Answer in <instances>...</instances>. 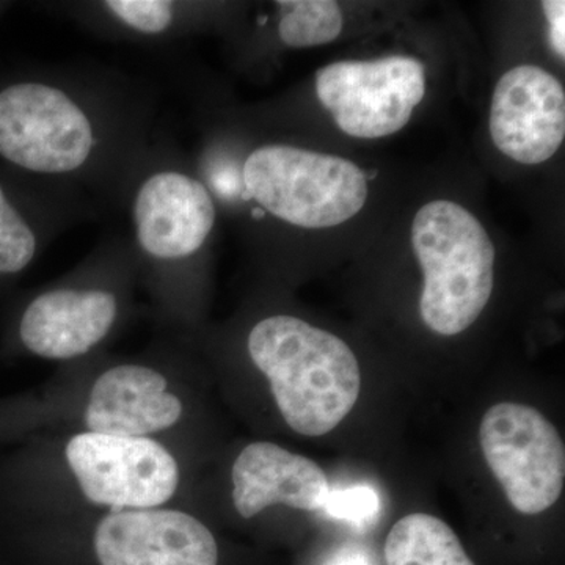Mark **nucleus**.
Here are the masks:
<instances>
[{
    "label": "nucleus",
    "instance_id": "obj_5",
    "mask_svg": "<svg viewBox=\"0 0 565 565\" xmlns=\"http://www.w3.org/2000/svg\"><path fill=\"white\" fill-rule=\"evenodd\" d=\"M136 273L128 234H107L76 273L25 300L14 315V343L40 359L87 355L117 329L125 286Z\"/></svg>",
    "mask_w": 565,
    "mask_h": 565
},
{
    "label": "nucleus",
    "instance_id": "obj_17",
    "mask_svg": "<svg viewBox=\"0 0 565 565\" xmlns=\"http://www.w3.org/2000/svg\"><path fill=\"white\" fill-rule=\"evenodd\" d=\"M275 39L285 47L305 50L332 43L343 31V11L332 0H280L274 3Z\"/></svg>",
    "mask_w": 565,
    "mask_h": 565
},
{
    "label": "nucleus",
    "instance_id": "obj_9",
    "mask_svg": "<svg viewBox=\"0 0 565 565\" xmlns=\"http://www.w3.org/2000/svg\"><path fill=\"white\" fill-rule=\"evenodd\" d=\"M319 102L338 128L356 139H381L405 128L426 93L423 63L407 55L344 61L316 74Z\"/></svg>",
    "mask_w": 565,
    "mask_h": 565
},
{
    "label": "nucleus",
    "instance_id": "obj_11",
    "mask_svg": "<svg viewBox=\"0 0 565 565\" xmlns=\"http://www.w3.org/2000/svg\"><path fill=\"white\" fill-rule=\"evenodd\" d=\"M490 136L498 150L523 166L552 159L565 139L563 84L541 66L509 70L494 87Z\"/></svg>",
    "mask_w": 565,
    "mask_h": 565
},
{
    "label": "nucleus",
    "instance_id": "obj_20",
    "mask_svg": "<svg viewBox=\"0 0 565 565\" xmlns=\"http://www.w3.org/2000/svg\"><path fill=\"white\" fill-rule=\"evenodd\" d=\"M330 565H373L367 561V557L362 553L345 552L341 553L340 556L334 557Z\"/></svg>",
    "mask_w": 565,
    "mask_h": 565
},
{
    "label": "nucleus",
    "instance_id": "obj_16",
    "mask_svg": "<svg viewBox=\"0 0 565 565\" xmlns=\"http://www.w3.org/2000/svg\"><path fill=\"white\" fill-rule=\"evenodd\" d=\"M386 565H475L455 531L429 514L405 515L385 542Z\"/></svg>",
    "mask_w": 565,
    "mask_h": 565
},
{
    "label": "nucleus",
    "instance_id": "obj_18",
    "mask_svg": "<svg viewBox=\"0 0 565 565\" xmlns=\"http://www.w3.org/2000/svg\"><path fill=\"white\" fill-rule=\"evenodd\" d=\"M381 509L379 494L370 486H353L349 489L330 490L322 511L333 519L364 523L373 520Z\"/></svg>",
    "mask_w": 565,
    "mask_h": 565
},
{
    "label": "nucleus",
    "instance_id": "obj_4",
    "mask_svg": "<svg viewBox=\"0 0 565 565\" xmlns=\"http://www.w3.org/2000/svg\"><path fill=\"white\" fill-rule=\"evenodd\" d=\"M247 352L269 381L282 419L297 434L332 433L359 401L362 375L355 353L337 334L303 319H259L247 334Z\"/></svg>",
    "mask_w": 565,
    "mask_h": 565
},
{
    "label": "nucleus",
    "instance_id": "obj_19",
    "mask_svg": "<svg viewBox=\"0 0 565 565\" xmlns=\"http://www.w3.org/2000/svg\"><path fill=\"white\" fill-rule=\"evenodd\" d=\"M544 7L548 21V40L553 51L564 58L565 55V2L564 0H546Z\"/></svg>",
    "mask_w": 565,
    "mask_h": 565
},
{
    "label": "nucleus",
    "instance_id": "obj_12",
    "mask_svg": "<svg viewBox=\"0 0 565 565\" xmlns=\"http://www.w3.org/2000/svg\"><path fill=\"white\" fill-rule=\"evenodd\" d=\"M102 565H217L214 535L195 516L173 509L115 511L93 537Z\"/></svg>",
    "mask_w": 565,
    "mask_h": 565
},
{
    "label": "nucleus",
    "instance_id": "obj_14",
    "mask_svg": "<svg viewBox=\"0 0 565 565\" xmlns=\"http://www.w3.org/2000/svg\"><path fill=\"white\" fill-rule=\"evenodd\" d=\"M182 403L161 371L121 363L96 377L85 408L88 433L147 437L180 422Z\"/></svg>",
    "mask_w": 565,
    "mask_h": 565
},
{
    "label": "nucleus",
    "instance_id": "obj_1",
    "mask_svg": "<svg viewBox=\"0 0 565 565\" xmlns=\"http://www.w3.org/2000/svg\"><path fill=\"white\" fill-rule=\"evenodd\" d=\"M150 84L102 65L0 71V163L76 185L120 211L134 167L154 137Z\"/></svg>",
    "mask_w": 565,
    "mask_h": 565
},
{
    "label": "nucleus",
    "instance_id": "obj_8",
    "mask_svg": "<svg viewBox=\"0 0 565 565\" xmlns=\"http://www.w3.org/2000/svg\"><path fill=\"white\" fill-rule=\"evenodd\" d=\"M65 456L84 497L111 512L158 508L180 486L172 452L150 437L77 434Z\"/></svg>",
    "mask_w": 565,
    "mask_h": 565
},
{
    "label": "nucleus",
    "instance_id": "obj_7",
    "mask_svg": "<svg viewBox=\"0 0 565 565\" xmlns=\"http://www.w3.org/2000/svg\"><path fill=\"white\" fill-rule=\"evenodd\" d=\"M482 455L516 512L537 515L559 500L565 448L553 423L537 408L500 403L479 427Z\"/></svg>",
    "mask_w": 565,
    "mask_h": 565
},
{
    "label": "nucleus",
    "instance_id": "obj_15",
    "mask_svg": "<svg viewBox=\"0 0 565 565\" xmlns=\"http://www.w3.org/2000/svg\"><path fill=\"white\" fill-rule=\"evenodd\" d=\"M232 479L234 508L243 519L275 504L322 511L330 492L329 479L315 460L270 441L245 446L234 460Z\"/></svg>",
    "mask_w": 565,
    "mask_h": 565
},
{
    "label": "nucleus",
    "instance_id": "obj_6",
    "mask_svg": "<svg viewBox=\"0 0 565 565\" xmlns=\"http://www.w3.org/2000/svg\"><path fill=\"white\" fill-rule=\"evenodd\" d=\"M412 245L422 266L423 322L455 337L473 326L492 297L494 247L482 223L460 204H424L412 223Z\"/></svg>",
    "mask_w": 565,
    "mask_h": 565
},
{
    "label": "nucleus",
    "instance_id": "obj_13",
    "mask_svg": "<svg viewBox=\"0 0 565 565\" xmlns=\"http://www.w3.org/2000/svg\"><path fill=\"white\" fill-rule=\"evenodd\" d=\"M40 9L111 43L163 47L206 31L221 7L191 0H73Z\"/></svg>",
    "mask_w": 565,
    "mask_h": 565
},
{
    "label": "nucleus",
    "instance_id": "obj_21",
    "mask_svg": "<svg viewBox=\"0 0 565 565\" xmlns=\"http://www.w3.org/2000/svg\"><path fill=\"white\" fill-rule=\"evenodd\" d=\"M13 7V2H6V0H0V21L3 20V17H6V14L9 13Z\"/></svg>",
    "mask_w": 565,
    "mask_h": 565
},
{
    "label": "nucleus",
    "instance_id": "obj_3",
    "mask_svg": "<svg viewBox=\"0 0 565 565\" xmlns=\"http://www.w3.org/2000/svg\"><path fill=\"white\" fill-rule=\"evenodd\" d=\"M120 211L137 270L167 303L182 307V292L206 263L218 207L191 158L166 132L154 134L134 167Z\"/></svg>",
    "mask_w": 565,
    "mask_h": 565
},
{
    "label": "nucleus",
    "instance_id": "obj_10",
    "mask_svg": "<svg viewBox=\"0 0 565 565\" xmlns=\"http://www.w3.org/2000/svg\"><path fill=\"white\" fill-rule=\"evenodd\" d=\"M106 211L84 189L0 163V289L29 270L62 234L98 221Z\"/></svg>",
    "mask_w": 565,
    "mask_h": 565
},
{
    "label": "nucleus",
    "instance_id": "obj_2",
    "mask_svg": "<svg viewBox=\"0 0 565 565\" xmlns=\"http://www.w3.org/2000/svg\"><path fill=\"white\" fill-rule=\"evenodd\" d=\"M191 161L215 204L243 212L250 225L332 228L367 200V180L355 163L296 145L245 148L233 132L206 129Z\"/></svg>",
    "mask_w": 565,
    "mask_h": 565
}]
</instances>
